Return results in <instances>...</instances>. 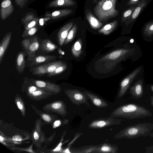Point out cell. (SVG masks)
Instances as JSON below:
<instances>
[{"label":"cell","instance_id":"17","mask_svg":"<svg viewBox=\"0 0 153 153\" xmlns=\"http://www.w3.org/2000/svg\"><path fill=\"white\" fill-rule=\"evenodd\" d=\"M143 82L139 80L129 88V92L132 97L135 99H138L142 97L143 94Z\"/></svg>","mask_w":153,"mask_h":153},{"label":"cell","instance_id":"18","mask_svg":"<svg viewBox=\"0 0 153 153\" xmlns=\"http://www.w3.org/2000/svg\"><path fill=\"white\" fill-rule=\"evenodd\" d=\"M118 150L117 145L105 142L97 145L96 153H117Z\"/></svg>","mask_w":153,"mask_h":153},{"label":"cell","instance_id":"23","mask_svg":"<svg viewBox=\"0 0 153 153\" xmlns=\"http://www.w3.org/2000/svg\"><path fill=\"white\" fill-rule=\"evenodd\" d=\"M32 108L40 117L41 119L46 123L53 124L54 121L57 120V117L54 114H51L47 113L42 112L38 110L33 105H31Z\"/></svg>","mask_w":153,"mask_h":153},{"label":"cell","instance_id":"30","mask_svg":"<svg viewBox=\"0 0 153 153\" xmlns=\"http://www.w3.org/2000/svg\"><path fill=\"white\" fill-rule=\"evenodd\" d=\"M82 42L81 38H79L73 44L71 48V52L76 57H78L81 55L82 51Z\"/></svg>","mask_w":153,"mask_h":153},{"label":"cell","instance_id":"38","mask_svg":"<svg viewBox=\"0 0 153 153\" xmlns=\"http://www.w3.org/2000/svg\"><path fill=\"white\" fill-rule=\"evenodd\" d=\"M38 30L37 27L36 26L28 30H25L22 36L24 37L33 35L36 33Z\"/></svg>","mask_w":153,"mask_h":153},{"label":"cell","instance_id":"45","mask_svg":"<svg viewBox=\"0 0 153 153\" xmlns=\"http://www.w3.org/2000/svg\"><path fill=\"white\" fill-rule=\"evenodd\" d=\"M58 51L59 53L60 54L64 55L65 54V52L63 51L60 48L58 49Z\"/></svg>","mask_w":153,"mask_h":153},{"label":"cell","instance_id":"36","mask_svg":"<svg viewBox=\"0 0 153 153\" xmlns=\"http://www.w3.org/2000/svg\"><path fill=\"white\" fill-rule=\"evenodd\" d=\"M32 73L33 74L37 75H42L47 74L46 64L34 68L33 69Z\"/></svg>","mask_w":153,"mask_h":153},{"label":"cell","instance_id":"20","mask_svg":"<svg viewBox=\"0 0 153 153\" xmlns=\"http://www.w3.org/2000/svg\"><path fill=\"white\" fill-rule=\"evenodd\" d=\"M85 15L86 19L92 28L97 29L102 26V23L94 16L92 11L90 9H87Z\"/></svg>","mask_w":153,"mask_h":153},{"label":"cell","instance_id":"21","mask_svg":"<svg viewBox=\"0 0 153 153\" xmlns=\"http://www.w3.org/2000/svg\"><path fill=\"white\" fill-rule=\"evenodd\" d=\"M12 33L9 32L4 36L0 44V64H1L5 51L10 43Z\"/></svg>","mask_w":153,"mask_h":153},{"label":"cell","instance_id":"46","mask_svg":"<svg viewBox=\"0 0 153 153\" xmlns=\"http://www.w3.org/2000/svg\"><path fill=\"white\" fill-rule=\"evenodd\" d=\"M150 100L151 104L153 107V95L150 97Z\"/></svg>","mask_w":153,"mask_h":153},{"label":"cell","instance_id":"19","mask_svg":"<svg viewBox=\"0 0 153 153\" xmlns=\"http://www.w3.org/2000/svg\"><path fill=\"white\" fill-rule=\"evenodd\" d=\"M83 92L90 100L92 103L96 107L99 108H102L108 106L107 102L95 94L86 91H84Z\"/></svg>","mask_w":153,"mask_h":153},{"label":"cell","instance_id":"34","mask_svg":"<svg viewBox=\"0 0 153 153\" xmlns=\"http://www.w3.org/2000/svg\"><path fill=\"white\" fill-rule=\"evenodd\" d=\"M144 35L151 37L153 35V21L147 22L143 28Z\"/></svg>","mask_w":153,"mask_h":153},{"label":"cell","instance_id":"35","mask_svg":"<svg viewBox=\"0 0 153 153\" xmlns=\"http://www.w3.org/2000/svg\"><path fill=\"white\" fill-rule=\"evenodd\" d=\"M137 4L133 5L123 13L121 18V20L122 22H125L129 19L133 13Z\"/></svg>","mask_w":153,"mask_h":153},{"label":"cell","instance_id":"33","mask_svg":"<svg viewBox=\"0 0 153 153\" xmlns=\"http://www.w3.org/2000/svg\"><path fill=\"white\" fill-rule=\"evenodd\" d=\"M76 30L77 25L75 23L69 31L64 42V45H66L73 40L75 36Z\"/></svg>","mask_w":153,"mask_h":153},{"label":"cell","instance_id":"3","mask_svg":"<svg viewBox=\"0 0 153 153\" xmlns=\"http://www.w3.org/2000/svg\"><path fill=\"white\" fill-rule=\"evenodd\" d=\"M117 0H102L93 8V12L100 22H105L118 16L119 11L115 8Z\"/></svg>","mask_w":153,"mask_h":153},{"label":"cell","instance_id":"41","mask_svg":"<svg viewBox=\"0 0 153 153\" xmlns=\"http://www.w3.org/2000/svg\"><path fill=\"white\" fill-rule=\"evenodd\" d=\"M145 153H153V145L146 146L145 147Z\"/></svg>","mask_w":153,"mask_h":153},{"label":"cell","instance_id":"27","mask_svg":"<svg viewBox=\"0 0 153 153\" xmlns=\"http://www.w3.org/2000/svg\"><path fill=\"white\" fill-rule=\"evenodd\" d=\"M76 2L73 0H54L49 5V7H59L73 6Z\"/></svg>","mask_w":153,"mask_h":153},{"label":"cell","instance_id":"40","mask_svg":"<svg viewBox=\"0 0 153 153\" xmlns=\"http://www.w3.org/2000/svg\"><path fill=\"white\" fill-rule=\"evenodd\" d=\"M140 0H129L127 4L128 5L130 6L137 4L140 1Z\"/></svg>","mask_w":153,"mask_h":153},{"label":"cell","instance_id":"8","mask_svg":"<svg viewBox=\"0 0 153 153\" xmlns=\"http://www.w3.org/2000/svg\"><path fill=\"white\" fill-rule=\"evenodd\" d=\"M42 110L47 113H56L63 117L68 114L66 105L62 101L53 102L45 105Z\"/></svg>","mask_w":153,"mask_h":153},{"label":"cell","instance_id":"29","mask_svg":"<svg viewBox=\"0 0 153 153\" xmlns=\"http://www.w3.org/2000/svg\"><path fill=\"white\" fill-rule=\"evenodd\" d=\"M56 56H55L46 55L39 56H37L34 59L31 65H33L40 64L44 62H47L52 60L56 59Z\"/></svg>","mask_w":153,"mask_h":153},{"label":"cell","instance_id":"49","mask_svg":"<svg viewBox=\"0 0 153 153\" xmlns=\"http://www.w3.org/2000/svg\"><path fill=\"white\" fill-rule=\"evenodd\" d=\"M93 0V1H97V0Z\"/></svg>","mask_w":153,"mask_h":153},{"label":"cell","instance_id":"15","mask_svg":"<svg viewBox=\"0 0 153 153\" xmlns=\"http://www.w3.org/2000/svg\"><path fill=\"white\" fill-rule=\"evenodd\" d=\"M73 22H70L62 27L59 30L57 36V40L60 46L64 44L67 35L74 25Z\"/></svg>","mask_w":153,"mask_h":153},{"label":"cell","instance_id":"9","mask_svg":"<svg viewBox=\"0 0 153 153\" xmlns=\"http://www.w3.org/2000/svg\"><path fill=\"white\" fill-rule=\"evenodd\" d=\"M141 70V68L140 67L137 68L122 80L120 84V88L118 94L119 98L123 97L124 95Z\"/></svg>","mask_w":153,"mask_h":153},{"label":"cell","instance_id":"22","mask_svg":"<svg viewBox=\"0 0 153 153\" xmlns=\"http://www.w3.org/2000/svg\"><path fill=\"white\" fill-rule=\"evenodd\" d=\"M97 145H89L79 147H71L70 151L73 153H96Z\"/></svg>","mask_w":153,"mask_h":153},{"label":"cell","instance_id":"14","mask_svg":"<svg viewBox=\"0 0 153 153\" xmlns=\"http://www.w3.org/2000/svg\"><path fill=\"white\" fill-rule=\"evenodd\" d=\"M151 0H142L137 3L131 17L125 22L126 25L134 22Z\"/></svg>","mask_w":153,"mask_h":153},{"label":"cell","instance_id":"32","mask_svg":"<svg viewBox=\"0 0 153 153\" xmlns=\"http://www.w3.org/2000/svg\"><path fill=\"white\" fill-rule=\"evenodd\" d=\"M15 102L22 115L24 117L25 115L26 109L24 101L22 98L19 96H16L15 98Z\"/></svg>","mask_w":153,"mask_h":153},{"label":"cell","instance_id":"28","mask_svg":"<svg viewBox=\"0 0 153 153\" xmlns=\"http://www.w3.org/2000/svg\"><path fill=\"white\" fill-rule=\"evenodd\" d=\"M118 22L117 20L108 24L99 30L98 32L105 35H108L113 32L117 27Z\"/></svg>","mask_w":153,"mask_h":153},{"label":"cell","instance_id":"12","mask_svg":"<svg viewBox=\"0 0 153 153\" xmlns=\"http://www.w3.org/2000/svg\"><path fill=\"white\" fill-rule=\"evenodd\" d=\"M41 120L39 119L37 120L32 134V138L33 143L38 147L45 140V135L41 130Z\"/></svg>","mask_w":153,"mask_h":153},{"label":"cell","instance_id":"39","mask_svg":"<svg viewBox=\"0 0 153 153\" xmlns=\"http://www.w3.org/2000/svg\"><path fill=\"white\" fill-rule=\"evenodd\" d=\"M16 4L20 8H23L28 2V0H14Z\"/></svg>","mask_w":153,"mask_h":153},{"label":"cell","instance_id":"44","mask_svg":"<svg viewBox=\"0 0 153 153\" xmlns=\"http://www.w3.org/2000/svg\"><path fill=\"white\" fill-rule=\"evenodd\" d=\"M62 145V143L61 142L60 143L58 146L55 149H54L52 151L54 152H58L59 151H60L61 149V147Z\"/></svg>","mask_w":153,"mask_h":153},{"label":"cell","instance_id":"26","mask_svg":"<svg viewBox=\"0 0 153 153\" xmlns=\"http://www.w3.org/2000/svg\"><path fill=\"white\" fill-rule=\"evenodd\" d=\"M58 48V46L49 39H45L42 41L41 48L43 51L47 53L53 52Z\"/></svg>","mask_w":153,"mask_h":153},{"label":"cell","instance_id":"37","mask_svg":"<svg viewBox=\"0 0 153 153\" xmlns=\"http://www.w3.org/2000/svg\"><path fill=\"white\" fill-rule=\"evenodd\" d=\"M67 67V65L65 62L63 64L58 67L53 72L48 74V76H51L59 74L65 71Z\"/></svg>","mask_w":153,"mask_h":153},{"label":"cell","instance_id":"48","mask_svg":"<svg viewBox=\"0 0 153 153\" xmlns=\"http://www.w3.org/2000/svg\"><path fill=\"white\" fill-rule=\"evenodd\" d=\"M151 88L152 91L153 92V85L151 86Z\"/></svg>","mask_w":153,"mask_h":153},{"label":"cell","instance_id":"13","mask_svg":"<svg viewBox=\"0 0 153 153\" xmlns=\"http://www.w3.org/2000/svg\"><path fill=\"white\" fill-rule=\"evenodd\" d=\"M14 10L11 0H2L0 7V17L2 20H4L7 19Z\"/></svg>","mask_w":153,"mask_h":153},{"label":"cell","instance_id":"2","mask_svg":"<svg viewBox=\"0 0 153 153\" xmlns=\"http://www.w3.org/2000/svg\"><path fill=\"white\" fill-rule=\"evenodd\" d=\"M153 130V123H139L127 126L117 133L114 137L116 139L126 138L135 139L141 137H146Z\"/></svg>","mask_w":153,"mask_h":153},{"label":"cell","instance_id":"10","mask_svg":"<svg viewBox=\"0 0 153 153\" xmlns=\"http://www.w3.org/2000/svg\"><path fill=\"white\" fill-rule=\"evenodd\" d=\"M22 45L27 54L31 59L35 55V52L39 47V43L37 37L27 39L22 42Z\"/></svg>","mask_w":153,"mask_h":153},{"label":"cell","instance_id":"43","mask_svg":"<svg viewBox=\"0 0 153 153\" xmlns=\"http://www.w3.org/2000/svg\"><path fill=\"white\" fill-rule=\"evenodd\" d=\"M61 124V123L60 120H56L53 123V128H55L59 126Z\"/></svg>","mask_w":153,"mask_h":153},{"label":"cell","instance_id":"6","mask_svg":"<svg viewBox=\"0 0 153 153\" xmlns=\"http://www.w3.org/2000/svg\"><path fill=\"white\" fill-rule=\"evenodd\" d=\"M25 91L26 95L31 100L39 101L47 98L54 95L32 84H29Z\"/></svg>","mask_w":153,"mask_h":153},{"label":"cell","instance_id":"31","mask_svg":"<svg viewBox=\"0 0 153 153\" xmlns=\"http://www.w3.org/2000/svg\"><path fill=\"white\" fill-rule=\"evenodd\" d=\"M65 62L62 61H58L46 64V71L47 74L53 72L59 66Z\"/></svg>","mask_w":153,"mask_h":153},{"label":"cell","instance_id":"16","mask_svg":"<svg viewBox=\"0 0 153 153\" xmlns=\"http://www.w3.org/2000/svg\"><path fill=\"white\" fill-rule=\"evenodd\" d=\"M38 18L32 13H27L21 19V22L24 25L25 30H28L36 26Z\"/></svg>","mask_w":153,"mask_h":153},{"label":"cell","instance_id":"5","mask_svg":"<svg viewBox=\"0 0 153 153\" xmlns=\"http://www.w3.org/2000/svg\"><path fill=\"white\" fill-rule=\"evenodd\" d=\"M124 120L116 119L109 117H101L93 120L88 124L89 128L93 129H100L111 126L119 125Z\"/></svg>","mask_w":153,"mask_h":153},{"label":"cell","instance_id":"25","mask_svg":"<svg viewBox=\"0 0 153 153\" xmlns=\"http://www.w3.org/2000/svg\"><path fill=\"white\" fill-rule=\"evenodd\" d=\"M72 10L71 9H65L56 10L50 13H46L45 16L51 19H58L68 16L71 14Z\"/></svg>","mask_w":153,"mask_h":153},{"label":"cell","instance_id":"24","mask_svg":"<svg viewBox=\"0 0 153 153\" xmlns=\"http://www.w3.org/2000/svg\"><path fill=\"white\" fill-rule=\"evenodd\" d=\"M25 53L21 51L17 55L16 60V65L18 72L20 74L24 71L25 67Z\"/></svg>","mask_w":153,"mask_h":153},{"label":"cell","instance_id":"47","mask_svg":"<svg viewBox=\"0 0 153 153\" xmlns=\"http://www.w3.org/2000/svg\"><path fill=\"white\" fill-rule=\"evenodd\" d=\"M149 136L150 137H153V132H151L149 134Z\"/></svg>","mask_w":153,"mask_h":153},{"label":"cell","instance_id":"4","mask_svg":"<svg viewBox=\"0 0 153 153\" xmlns=\"http://www.w3.org/2000/svg\"><path fill=\"white\" fill-rule=\"evenodd\" d=\"M131 49L120 48L115 50L105 55L97 61V62H104L108 66L125 59L132 54Z\"/></svg>","mask_w":153,"mask_h":153},{"label":"cell","instance_id":"42","mask_svg":"<svg viewBox=\"0 0 153 153\" xmlns=\"http://www.w3.org/2000/svg\"><path fill=\"white\" fill-rule=\"evenodd\" d=\"M22 137L19 135H16L13 137L12 140L14 141H21L22 140Z\"/></svg>","mask_w":153,"mask_h":153},{"label":"cell","instance_id":"11","mask_svg":"<svg viewBox=\"0 0 153 153\" xmlns=\"http://www.w3.org/2000/svg\"><path fill=\"white\" fill-rule=\"evenodd\" d=\"M33 85L43 90L51 93L54 95L61 92V88L60 86L53 83L43 80H32Z\"/></svg>","mask_w":153,"mask_h":153},{"label":"cell","instance_id":"1","mask_svg":"<svg viewBox=\"0 0 153 153\" xmlns=\"http://www.w3.org/2000/svg\"><path fill=\"white\" fill-rule=\"evenodd\" d=\"M152 115L151 112L145 107L137 104H129L118 107L112 112L109 117L132 120Z\"/></svg>","mask_w":153,"mask_h":153},{"label":"cell","instance_id":"7","mask_svg":"<svg viewBox=\"0 0 153 153\" xmlns=\"http://www.w3.org/2000/svg\"><path fill=\"white\" fill-rule=\"evenodd\" d=\"M64 92L70 101L77 105L84 104L88 107L90 105L86 95L80 91L76 89H67Z\"/></svg>","mask_w":153,"mask_h":153}]
</instances>
